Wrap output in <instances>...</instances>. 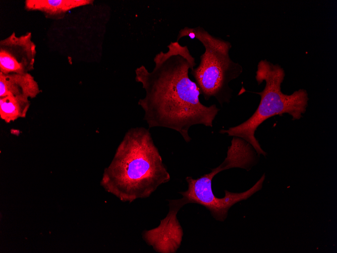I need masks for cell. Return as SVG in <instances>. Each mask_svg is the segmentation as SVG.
<instances>
[{"label":"cell","mask_w":337,"mask_h":253,"mask_svg":"<svg viewBox=\"0 0 337 253\" xmlns=\"http://www.w3.org/2000/svg\"><path fill=\"white\" fill-rule=\"evenodd\" d=\"M166 53L154 58L155 67L149 72L144 66L135 70V80L142 84L145 96L138 101L149 128L165 127L178 131L188 143L190 128L202 124L212 127L219 109L206 106L199 100L200 91L188 75L196 65L187 46L171 42Z\"/></svg>","instance_id":"6da1fadb"},{"label":"cell","mask_w":337,"mask_h":253,"mask_svg":"<svg viewBox=\"0 0 337 253\" xmlns=\"http://www.w3.org/2000/svg\"><path fill=\"white\" fill-rule=\"evenodd\" d=\"M36 54L30 32L20 36L13 33L0 42V72L29 73L34 68Z\"/></svg>","instance_id":"8992f818"},{"label":"cell","mask_w":337,"mask_h":253,"mask_svg":"<svg viewBox=\"0 0 337 253\" xmlns=\"http://www.w3.org/2000/svg\"><path fill=\"white\" fill-rule=\"evenodd\" d=\"M41 90L29 73L4 74L0 72V97L8 95L33 98Z\"/></svg>","instance_id":"ba28073f"},{"label":"cell","mask_w":337,"mask_h":253,"mask_svg":"<svg viewBox=\"0 0 337 253\" xmlns=\"http://www.w3.org/2000/svg\"><path fill=\"white\" fill-rule=\"evenodd\" d=\"M285 76V71L280 65L266 60H261L257 65L255 79L258 85L264 81L265 86L261 92H254L261 97L258 107L246 121L228 129H221L219 133L243 139L253 146L259 156L265 157L266 153L255 137L259 126L272 116L285 113L291 115L293 120H299L308 106L306 90L300 89L290 95L282 92L281 84Z\"/></svg>","instance_id":"3957f363"},{"label":"cell","mask_w":337,"mask_h":253,"mask_svg":"<svg viewBox=\"0 0 337 253\" xmlns=\"http://www.w3.org/2000/svg\"><path fill=\"white\" fill-rule=\"evenodd\" d=\"M30 106L29 98L8 95L0 97V116L7 123L26 117Z\"/></svg>","instance_id":"30bf717a"},{"label":"cell","mask_w":337,"mask_h":253,"mask_svg":"<svg viewBox=\"0 0 337 253\" xmlns=\"http://www.w3.org/2000/svg\"><path fill=\"white\" fill-rule=\"evenodd\" d=\"M169 212L158 226L142 232L145 242L160 253H175L180 247L183 231L177 217L179 209L168 204Z\"/></svg>","instance_id":"52a82bcc"},{"label":"cell","mask_w":337,"mask_h":253,"mask_svg":"<svg viewBox=\"0 0 337 253\" xmlns=\"http://www.w3.org/2000/svg\"><path fill=\"white\" fill-rule=\"evenodd\" d=\"M90 0H26L25 8L28 11L42 12L47 18L60 19L69 11L92 4Z\"/></svg>","instance_id":"9c48e42d"},{"label":"cell","mask_w":337,"mask_h":253,"mask_svg":"<svg viewBox=\"0 0 337 253\" xmlns=\"http://www.w3.org/2000/svg\"><path fill=\"white\" fill-rule=\"evenodd\" d=\"M184 36L197 38L205 48L204 53L200 57L199 65L191 69L200 94L207 100L214 97L221 106L229 103L233 90L229 84L243 72L241 65L230 57L231 43L212 36L200 26L181 29L177 41Z\"/></svg>","instance_id":"277c9868"},{"label":"cell","mask_w":337,"mask_h":253,"mask_svg":"<svg viewBox=\"0 0 337 253\" xmlns=\"http://www.w3.org/2000/svg\"><path fill=\"white\" fill-rule=\"evenodd\" d=\"M149 129H130L104 172L101 184L123 202L147 198L170 180Z\"/></svg>","instance_id":"7a4b0ae2"},{"label":"cell","mask_w":337,"mask_h":253,"mask_svg":"<svg viewBox=\"0 0 337 253\" xmlns=\"http://www.w3.org/2000/svg\"><path fill=\"white\" fill-rule=\"evenodd\" d=\"M233 168V162L229 158L226 157L219 166L211 169L210 173L197 179L187 177L186 180L188 185V189L179 192L183 196L182 198L179 199L180 201L183 206L191 203L203 206L209 211L211 216L216 220L224 221L231 207L240 201L246 200L260 190L264 181V179L261 177L252 187L245 191L235 193L225 190V196L223 197H217L214 195L212 189L213 178L218 173Z\"/></svg>","instance_id":"5b68a950"}]
</instances>
